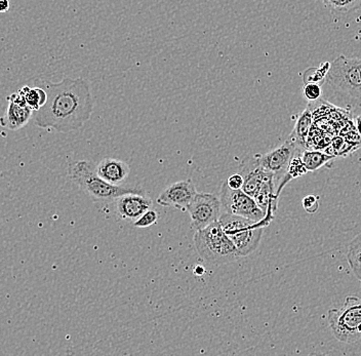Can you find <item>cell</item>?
Masks as SVG:
<instances>
[{"instance_id": "1", "label": "cell", "mask_w": 361, "mask_h": 356, "mask_svg": "<svg viewBox=\"0 0 361 356\" xmlns=\"http://www.w3.org/2000/svg\"><path fill=\"white\" fill-rule=\"evenodd\" d=\"M47 92V102L33 111L37 127L53 128L59 133L73 132L83 127L94 111V99L90 83L82 78H63L60 82L34 81Z\"/></svg>"}, {"instance_id": "2", "label": "cell", "mask_w": 361, "mask_h": 356, "mask_svg": "<svg viewBox=\"0 0 361 356\" xmlns=\"http://www.w3.org/2000/svg\"><path fill=\"white\" fill-rule=\"evenodd\" d=\"M68 176L94 202H108L128 193H147L139 185H112L102 179L89 161L70 162Z\"/></svg>"}, {"instance_id": "3", "label": "cell", "mask_w": 361, "mask_h": 356, "mask_svg": "<svg viewBox=\"0 0 361 356\" xmlns=\"http://www.w3.org/2000/svg\"><path fill=\"white\" fill-rule=\"evenodd\" d=\"M240 173L243 177V186L241 189L256 200L265 214L264 221L270 225L276 213L279 200L276 195L274 175L262 168L254 157L243 164Z\"/></svg>"}, {"instance_id": "4", "label": "cell", "mask_w": 361, "mask_h": 356, "mask_svg": "<svg viewBox=\"0 0 361 356\" xmlns=\"http://www.w3.org/2000/svg\"><path fill=\"white\" fill-rule=\"evenodd\" d=\"M194 245L198 254L209 264H228L240 258L219 221L197 230L194 234Z\"/></svg>"}, {"instance_id": "5", "label": "cell", "mask_w": 361, "mask_h": 356, "mask_svg": "<svg viewBox=\"0 0 361 356\" xmlns=\"http://www.w3.org/2000/svg\"><path fill=\"white\" fill-rule=\"evenodd\" d=\"M219 222L226 235L236 247L239 257L250 256L258 249L263 229L268 226L264 221L255 222L226 211L221 214Z\"/></svg>"}, {"instance_id": "6", "label": "cell", "mask_w": 361, "mask_h": 356, "mask_svg": "<svg viewBox=\"0 0 361 356\" xmlns=\"http://www.w3.org/2000/svg\"><path fill=\"white\" fill-rule=\"evenodd\" d=\"M326 80L334 91L361 107L360 59L338 56L331 64Z\"/></svg>"}, {"instance_id": "7", "label": "cell", "mask_w": 361, "mask_h": 356, "mask_svg": "<svg viewBox=\"0 0 361 356\" xmlns=\"http://www.w3.org/2000/svg\"><path fill=\"white\" fill-rule=\"evenodd\" d=\"M329 328L337 340L353 344L361 339V298L348 296L338 308L327 312Z\"/></svg>"}, {"instance_id": "8", "label": "cell", "mask_w": 361, "mask_h": 356, "mask_svg": "<svg viewBox=\"0 0 361 356\" xmlns=\"http://www.w3.org/2000/svg\"><path fill=\"white\" fill-rule=\"evenodd\" d=\"M220 200L226 213L248 219L255 222H259L265 219V214L252 196L247 195L243 189L234 190L230 188L226 182L221 187Z\"/></svg>"}, {"instance_id": "9", "label": "cell", "mask_w": 361, "mask_h": 356, "mask_svg": "<svg viewBox=\"0 0 361 356\" xmlns=\"http://www.w3.org/2000/svg\"><path fill=\"white\" fill-rule=\"evenodd\" d=\"M303 150H305L303 148L299 147L295 142L288 138L276 149L265 153V154L255 155L254 159L262 168L274 175L277 192V188H279L281 180L286 176L290 161L295 155L303 152Z\"/></svg>"}, {"instance_id": "10", "label": "cell", "mask_w": 361, "mask_h": 356, "mask_svg": "<svg viewBox=\"0 0 361 356\" xmlns=\"http://www.w3.org/2000/svg\"><path fill=\"white\" fill-rule=\"evenodd\" d=\"M221 209L222 204L220 197L214 193H196L186 211L190 215L192 229L197 231L219 221L222 214Z\"/></svg>"}, {"instance_id": "11", "label": "cell", "mask_w": 361, "mask_h": 356, "mask_svg": "<svg viewBox=\"0 0 361 356\" xmlns=\"http://www.w3.org/2000/svg\"><path fill=\"white\" fill-rule=\"evenodd\" d=\"M196 193L197 190L192 179L183 180L164 189L158 196L157 202L161 207L187 211Z\"/></svg>"}, {"instance_id": "12", "label": "cell", "mask_w": 361, "mask_h": 356, "mask_svg": "<svg viewBox=\"0 0 361 356\" xmlns=\"http://www.w3.org/2000/svg\"><path fill=\"white\" fill-rule=\"evenodd\" d=\"M8 101L6 113L0 117V125L10 130H18L28 125L32 118L33 109L29 107L22 94L19 92H13Z\"/></svg>"}, {"instance_id": "13", "label": "cell", "mask_w": 361, "mask_h": 356, "mask_svg": "<svg viewBox=\"0 0 361 356\" xmlns=\"http://www.w3.org/2000/svg\"><path fill=\"white\" fill-rule=\"evenodd\" d=\"M115 200L119 216L126 220L135 221L153 207L152 200L147 193H128Z\"/></svg>"}, {"instance_id": "14", "label": "cell", "mask_w": 361, "mask_h": 356, "mask_svg": "<svg viewBox=\"0 0 361 356\" xmlns=\"http://www.w3.org/2000/svg\"><path fill=\"white\" fill-rule=\"evenodd\" d=\"M96 172L106 182L112 185H123L130 173V166L126 162L116 159H104L96 166Z\"/></svg>"}, {"instance_id": "15", "label": "cell", "mask_w": 361, "mask_h": 356, "mask_svg": "<svg viewBox=\"0 0 361 356\" xmlns=\"http://www.w3.org/2000/svg\"><path fill=\"white\" fill-rule=\"evenodd\" d=\"M313 123V114L311 111L310 106L304 110L303 113L300 115L295 123V128H293L292 134L290 135L288 139L295 142L299 147L307 149V140H308L309 134H310L311 128Z\"/></svg>"}, {"instance_id": "16", "label": "cell", "mask_w": 361, "mask_h": 356, "mask_svg": "<svg viewBox=\"0 0 361 356\" xmlns=\"http://www.w3.org/2000/svg\"><path fill=\"white\" fill-rule=\"evenodd\" d=\"M301 159L308 172H315L322 166H327L329 162L333 161L336 156L327 154L322 151L311 150L307 148L302 152Z\"/></svg>"}, {"instance_id": "17", "label": "cell", "mask_w": 361, "mask_h": 356, "mask_svg": "<svg viewBox=\"0 0 361 356\" xmlns=\"http://www.w3.org/2000/svg\"><path fill=\"white\" fill-rule=\"evenodd\" d=\"M24 100L28 104L29 107L32 108L33 111L39 109L47 102V92L42 87L35 85V87H29L24 85L19 91Z\"/></svg>"}, {"instance_id": "18", "label": "cell", "mask_w": 361, "mask_h": 356, "mask_svg": "<svg viewBox=\"0 0 361 356\" xmlns=\"http://www.w3.org/2000/svg\"><path fill=\"white\" fill-rule=\"evenodd\" d=\"M331 12L350 13L361 10V0H322Z\"/></svg>"}, {"instance_id": "19", "label": "cell", "mask_w": 361, "mask_h": 356, "mask_svg": "<svg viewBox=\"0 0 361 356\" xmlns=\"http://www.w3.org/2000/svg\"><path fill=\"white\" fill-rule=\"evenodd\" d=\"M331 68V63H322L317 68H309L304 73V83L315 82L319 83L326 78L327 72Z\"/></svg>"}, {"instance_id": "20", "label": "cell", "mask_w": 361, "mask_h": 356, "mask_svg": "<svg viewBox=\"0 0 361 356\" xmlns=\"http://www.w3.org/2000/svg\"><path fill=\"white\" fill-rule=\"evenodd\" d=\"M159 215L155 209H148L145 213L142 214L139 218L134 221V227L137 228H147V227L152 226L157 222Z\"/></svg>"}, {"instance_id": "21", "label": "cell", "mask_w": 361, "mask_h": 356, "mask_svg": "<svg viewBox=\"0 0 361 356\" xmlns=\"http://www.w3.org/2000/svg\"><path fill=\"white\" fill-rule=\"evenodd\" d=\"M347 261H348L354 276L361 281V251L349 249L348 253H347Z\"/></svg>"}, {"instance_id": "22", "label": "cell", "mask_w": 361, "mask_h": 356, "mask_svg": "<svg viewBox=\"0 0 361 356\" xmlns=\"http://www.w3.org/2000/svg\"><path fill=\"white\" fill-rule=\"evenodd\" d=\"M322 90L319 83H305L303 94L307 100L310 101V102H314V101H317L322 97Z\"/></svg>"}, {"instance_id": "23", "label": "cell", "mask_w": 361, "mask_h": 356, "mask_svg": "<svg viewBox=\"0 0 361 356\" xmlns=\"http://www.w3.org/2000/svg\"><path fill=\"white\" fill-rule=\"evenodd\" d=\"M302 206L303 209L308 214H315L319 209V202H318L317 197L314 195H308L303 198L302 200Z\"/></svg>"}, {"instance_id": "24", "label": "cell", "mask_w": 361, "mask_h": 356, "mask_svg": "<svg viewBox=\"0 0 361 356\" xmlns=\"http://www.w3.org/2000/svg\"><path fill=\"white\" fill-rule=\"evenodd\" d=\"M226 183H227L230 188L234 189V190H238V189L243 188V177L241 176V173H233V175L228 178Z\"/></svg>"}, {"instance_id": "25", "label": "cell", "mask_w": 361, "mask_h": 356, "mask_svg": "<svg viewBox=\"0 0 361 356\" xmlns=\"http://www.w3.org/2000/svg\"><path fill=\"white\" fill-rule=\"evenodd\" d=\"M349 249L360 250L361 251V233L352 240L349 245Z\"/></svg>"}, {"instance_id": "26", "label": "cell", "mask_w": 361, "mask_h": 356, "mask_svg": "<svg viewBox=\"0 0 361 356\" xmlns=\"http://www.w3.org/2000/svg\"><path fill=\"white\" fill-rule=\"evenodd\" d=\"M10 8V0H0V13H6Z\"/></svg>"}, {"instance_id": "27", "label": "cell", "mask_w": 361, "mask_h": 356, "mask_svg": "<svg viewBox=\"0 0 361 356\" xmlns=\"http://www.w3.org/2000/svg\"><path fill=\"white\" fill-rule=\"evenodd\" d=\"M355 130L361 137V115H358L355 118Z\"/></svg>"}, {"instance_id": "28", "label": "cell", "mask_w": 361, "mask_h": 356, "mask_svg": "<svg viewBox=\"0 0 361 356\" xmlns=\"http://www.w3.org/2000/svg\"><path fill=\"white\" fill-rule=\"evenodd\" d=\"M194 274H195L196 276H202L205 274V269L202 266H197V267L195 268V270H194Z\"/></svg>"}, {"instance_id": "29", "label": "cell", "mask_w": 361, "mask_h": 356, "mask_svg": "<svg viewBox=\"0 0 361 356\" xmlns=\"http://www.w3.org/2000/svg\"><path fill=\"white\" fill-rule=\"evenodd\" d=\"M360 71H361V59H360Z\"/></svg>"}]
</instances>
